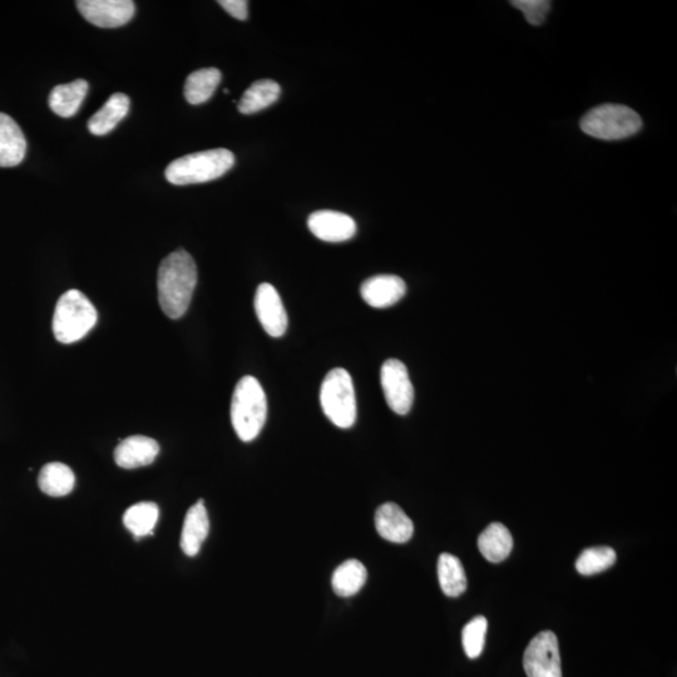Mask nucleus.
Here are the masks:
<instances>
[{"instance_id": "f8f14e48", "label": "nucleus", "mask_w": 677, "mask_h": 677, "mask_svg": "<svg viewBox=\"0 0 677 677\" xmlns=\"http://www.w3.org/2000/svg\"><path fill=\"white\" fill-rule=\"evenodd\" d=\"M407 284L395 275H377L365 280L360 294L365 303L375 309L390 308L404 298Z\"/></svg>"}, {"instance_id": "f257e3e1", "label": "nucleus", "mask_w": 677, "mask_h": 677, "mask_svg": "<svg viewBox=\"0 0 677 677\" xmlns=\"http://www.w3.org/2000/svg\"><path fill=\"white\" fill-rule=\"evenodd\" d=\"M197 285V266L189 252L177 250L162 260L157 276L158 303L170 319L189 310Z\"/></svg>"}, {"instance_id": "7ed1b4c3", "label": "nucleus", "mask_w": 677, "mask_h": 677, "mask_svg": "<svg viewBox=\"0 0 677 677\" xmlns=\"http://www.w3.org/2000/svg\"><path fill=\"white\" fill-rule=\"evenodd\" d=\"M235 165V156L226 148L191 153L167 166L165 175L176 186L204 184L224 176Z\"/></svg>"}, {"instance_id": "9d476101", "label": "nucleus", "mask_w": 677, "mask_h": 677, "mask_svg": "<svg viewBox=\"0 0 677 677\" xmlns=\"http://www.w3.org/2000/svg\"><path fill=\"white\" fill-rule=\"evenodd\" d=\"M255 311L264 330L273 338H281L288 330V314L283 300L273 285L258 286L255 294Z\"/></svg>"}, {"instance_id": "bb28decb", "label": "nucleus", "mask_w": 677, "mask_h": 677, "mask_svg": "<svg viewBox=\"0 0 677 677\" xmlns=\"http://www.w3.org/2000/svg\"><path fill=\"white\" fill-rule=\"evenodd\" d=\"M488 621L484 616L474 617L469 621L462 631L463 649L469 659H478L482 655L484 644H486V634Z\"/></svg>"}, {"instance_id": "412c9836", "label": "nucleus", "mask_w": 677, "mask_h": 677, "mask_svg": "<svg viewBox=\"0 0 677 677\" xmlns=\"http://www.w3.org/2000/svg\"><path fill=\"white\" fill-rule=\"evenodd\" d=\"M368 571L362 562L348 560L342 563L331 577V586L336 595L340 597H352L362 590L367 582Z\"/></svg>"}, {"instance_id": "dca6fc26", "label": "nucleus", "mask_w": 677, "mask_h": 677, "mask_svg": "<svg viewBox=\"0 0 677 677\" xmlns=\"http://www.w3.org/2000/svg\"><path fill=\"white\" fill-rule=\"evenodd\" d=\"M27 153V141L21 127L6 113H0V167L18 166Z\"/></svg>"}, {"instance_id": "423d86ee", "label": "nucleus", "mask_w": 677, "mask_h": 677, "mask_svg": "<svg viewBox=\"0 0 677 677\" xmlns=\"http://www.w3.org/2000/svg\"><path fill=\"white\" fill-rule=\"evenodd\" d=\"M641 128L639 113L622 105L596 107L581 120V130L586 135L605 141L624 140L636 135Z\"/></svg>"}, {"instance_id": "4be33fe9", "label": "nucleus", "mask_w": 677, "mask_h": 677, "mask_svg": "<svg viewBox=\"0 0 677 677\" xmlns=\"http://www.w3.org/2000/svg\"><path fill=\"white\" fill-rule=\"evenodd\" d=\"M280 93L279 83L271 79H261L247 88L237 107L242 115H252L274 105L279 100Z\"/></svg>"}, {"instance_id": "5701e85b", "label": "nucleus", "mask_w": 677, "mask_h": 677, "mask_svg": "<svg viewBox=\"0 0 677 677\" xmlns=\"http://www.w3.org/2000/svg\"><path fill=\"white\" fill-rule=\"evenodd\" d=\"M221 78L217 68H204L191 73L185 83L186 101L194 106L209 101L219 87Z\"/></svg>"}, {"instance_id": "2eb2a0df", "label": "nucleus", "mask_w": 677, "mask_h": 677, "mask_svg": "<svg viewBox=\"0 0 677 677\" xmlns=\"http://www.w3.org/2000/svg\"><path fill=\"white\" fill-rule=\"evenodd\" d=\"M209 532V515H207L204 501L200 499L187 511L184 527H182L180 546L185 555L189 557L199 555Z\"/></svg>"}, {"instance_id": "a211bd4d", "label": "nucleus", "mask_w": 677, "mask_h": 677, "mask_svg": "<svg viewBox=\"0 0 677 677\" xmlns=\"http://www.w3.org/2000/svg\"><path fill=\"white\" fill-rule=\"evenodd\" d=\"M88 83L84 79H77L72 83L59 84L49 95V107L57 116L69 118L79 111L86 100Z\"/></svg>"}, {"instance_id": "20e7f679", "label": "nucleus", "mask_w": 677, "mask_h": 677, "mask_svg": "<svg viewBox=\"0 0 677 677\" xmlns=\"http://www.w3.org/2000/svg\"><path fill=\"white\" fill-rule=\"evenodd\" d=\"M97 320V310L90 299L79 290H68L54 309L53 334L59 343H77L95 328Z\"/></svg>"}, {"instance_id": "4468645a", "label": "nucleus", "mask_w": 677, "mask_h": 677, "mask_svg": "<svg viewBox=\"0 0 677 677\" xmlns=\"http://www.w3.org/2000/svg\"><path fill=\"white\" fill-rule=\"evenodd\" d=\"M160 446L150 437L132 436L118 444L115 449V462L118 467L136 469L150 466L156 461Z\"/></svg>"}, {"instance_id": "9b49d317", "label": "nucleus", "mask_w": 677, "mask_h": 677, "mask_svg": "<svg viewBox=\"0 0 677 677\" xmlns=\"http://www.w3.org/2000/svg\"><path fill=\"white\" fill-rule=\"evenodd\" d=\"M309 230L326 242H344L357 234V224L343 212L321 210L311 214L308 219Z\"/></svg>"}, {"instance_id": "6ab92c4d", "label": "nucleus", "mask_w": 677, "mask_h": 677, "mask_svg": "<svg viewBox=\"0 0 677 677\" xmlns=\"http://www.w3.org/2000/svg\"><path fill=\"white\" fill-rule=\"evenodd\" d=\"M478 547L484 558L492 563H499L511 555L513 538L511 532L502 523L494 522L481 533Z\"/></svg>"}, {"instance_id": "393cba45", "label": "nucleus", "mask_w": 677, "mask_h": 677, "mask_svg": "<svg viewBox=\"0 0 677 677\" xmlns=\"http://www.w3.org/2000/svg\"><path fill=\"white\" fill-rule=\"evenodd\" d=\"M160 511L156 503L141 502L128 508L123 516V525L136 538L153 535Z\"/></svg>"}, {"instance_id": "f03ea898", "label": "nucleus", "mask_w": 677, "mask_h": 677, "mask_svg": "<svg viewBox=\"0 0 677 677\" xmlns=\"http://www.w3.org/2000/svg\"><path fill=\"white\" fill-rule=\"evenodd\" d=\"M268 418V399L258 379L246 375L236 384L231 400V423L242 442L259 437Z\"/></svg>"}, {"instance_id": "a878e982", "label": "nucleus", "mask_w": 677, "mask_h": 677, "mask_svg": "<svg viewBox=\"0 0 677 677\" xmlns=\"http://www.w3.org/2000/svg\"><path fill=\"white\" fill-rule=\"evenodd\" d=\"M616 552L611 547L587 548L576 561V570L583 576L597 575L615 565Z\"/></svg>"}, {"instance_id": "6e6552de", "label": "nucleus", "mask_w": 677, "mask_h": 677, "mask_svg": "<svg viewBox=\"0 0 677 677\" xmlns=\"http://www.w3.org/2000/svg\"><path fill=\"white\" fill-rule=\"evenodd\" d=\"M385 400L389 408L399 415H407L414 403V388L405 364L398 359H388L380 370Z\"/></svg>"}, {"instance_id": "ddd939ff", "label": "nucleus", "mask_w": 677, "mask_h": 677, "mask_svg": "<svg viewBox=\"0 0 677 677\" xmlns=\"http://www.w3.org/2000/svg\"><path fill=\"white\" fill-rule=\"evenodd\" d=\"M375 527L389 542L405 543L413 537L414 525L402 508L395 503H384L375 512Z\"/></svg>"}, {"instance_id": "39448f33", "label": "nucleus", "mask_w": 677, "mask_h": 677, "mask_svg": "<svg viewBox=\"0 0 677 677\" xmlns=\"http://www.w3.org/2000/svg\"><path fill=\"white\" fill-rule=\"evenodd\" d=\"M320 404L326 418L334 426L342 429L352 428L357 420V397L353 379L347 370H331L321 384Z\"/></svg>"}, {"instance_id": "1a4fd4ad", "label": "nucleus", "mask_w": 677, "mask_h": 677, "mask_svg": "<svg viewBox=\"0 0 677 677\" xmlns=\"http://www.w3.org/2000/svg\"><path fill=\"white\" fill-rule=\"evenodd\" d=\"M76 6L86 21L100 28L125 26L136 12L132 0H79Z\"/></svg>"}, {"instance_id": "b1692460", "label": "nucleus", "mask_w": 677, "mask_h": 677, "mask_svg": "<svg viewBox=\"0 0 677 677\" xmlns=\"http://www.w3.org/2000/svg\"><path fill=\"white\" fill-rule=\"evenodd\" d=\"M438 578L444 595L459 597L467 590V576L462 562L451 553H443L438 561Z\"/></svg>"}, {"instance_id": "cd10ccee", "label": "nucleus", "mask_w": 677, "mask_h": 677, "mask_svg": "<svg viewBox=\"0 0 677 677\" xmlns=\"http://www.w3.org/2000/svg\"><path fill=\"white\" fill-rule=\"evenodd\" d=\"M512 6L520 9L531 26H541L551 11L548 0H513Z\"/></svg>"}, {"instance_id": "aec40b11", "label": "nucleus", "mask_w": 677, "mask_h": 677, "mask_svg": "<svg viewBox=\"0 0 677 677\" xmlns=\"http://www.w3.org/2000/svg\"><path fill=\"white\" fill-rule=\"evenodd\" d=\"M76 484V476L66 464L53 462L42 468L38 477V486L49 497L68 496Z\"/></svg>"}, {"instance_id": "c85d7f7f", "label": "nucleus", "mask_w": 677, "mask_h": 677, "mask_svg": "<svg viewBox=\"0 0 677 677\" xmlns=\"http://www.w3.org/2000/svg\"><path fill=\"white\" fill-rule=\"evenodd\" d=\"M219 4L230 16L239 21H246L249 17V3L245 0H220Z\"/></svg>"}, {"instance_id": "f3484780", "label": "nucleus", "mask_w": 677, "mask_h": 677, "mask_svg": "<svg viewBox=\"0 0 677 677\" xmlns=\"http://www.w3.org/2000/svg\"><path fill=\"white\" fill-rule=\"evenodd\" d=\"M130 98L123 93H115L110 97L100 111L95 113L88 121V130L95 136H106L115 130L118 123L128 115L130 111Z\"/></svg>"}, {"instance_id": "0eeeda50", "label": "nucleus", "mask_w": 677, "mask_h": 677, "mask_svg": "<svg viewBox=\"0 0 677 677\" xmlns=\"http://www.w3.org/2000/svg\"><path fill=\"white\" fill-rule=\"evenodd\" d=\"M523 666L528 677H562L560 646L552 631H542L530 642Z\"/></svg>"}]
</instances>
